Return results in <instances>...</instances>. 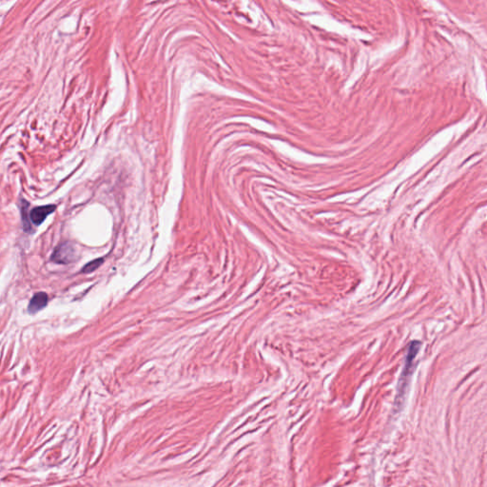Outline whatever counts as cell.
Returning <instances> with one entry per match:
<instances>
[{
    "instance_id": "4",
    "label": "cell",
    "mask_w": 487,
    "mask_h": 487,
    "mask_svg": "<svg viewBox=\"0 0 487 487\" xmlns=\"http://www.w3.org/2000/svg\"><path fill=\"white\" fill-rule=\"evenodd\" d=\"M48 295L45 292H39L35 294V296L32 298L28 310L32 314H35L38 311L43 310L45 307L48 305Z\"/></svg>"
},
{
    "instance_id": "3",
    "label": "cell",
    "mask_w": 487,
    "mask_h": 487,
    "mask_svg": "<svg viewBox=\"0 0 487 487\" xmlns=\"http://www.w3.org/2000/svg\"><path fill=\"white\" fill-rule=\"evenodd\" d=\"M55 205H46L34 207L30 211V219L35 225H41L45 219L55 210Z\"/></svg>"
},
{
    "instance_id": "1",
    "label": "cell",
    "mask_w": 487,
    "mask_h": 487,
    "mask_svg": "<svg viewBox=\"0 0 487 487\" xmlns=\"http://www.w3.org/2000/svg\"><path fill=\"white\" fill-rule=\"evenodd\" d=\"M421 346V342H419V341H412L408 346L407 352H406V360H405V367H404L402 375H401L400 381H399L398 393H397V399H396L397 405H399V403L405 398L408 383H409L410 377L412 375L414 368H415V366H414L415 359H416L417 355L420 351Z\"/></svg>"
},
{
    "instance_id": "6",
    "label": "cell",
    "mask_w": 487,
    "mask_h": 487,
    "mask_svg": "<svg viewBox=\"0 0 487 487\" xmlns=\"http://www.w3.org/2000/svg\"><path fill=\"white\" fill-rule=\"evenodd\" d=\"M28 206H29V204L25 200H23L22 206H21V216H22L23 227H24L25 231L32 230L30 222H29V219L27 217V207H28Z\"/></svg>"
},
{
    "instance_id": "5",
    "label": "cell",
    "mask_w": 487,
    "mask_h": 487,
    "mask_svg": "<svg viewBox=\"0 0 487 487\" xmlns=\"http://www.w3.org/2000/svg\"><path fill=\"white\" fill-rule=\"evenodd\" d=\"M102 263H103V259H96V260L89 262L86 266H84V267L82 268V272H84V273H90V272L95 271L99 266H101Z\"/></svg>"
},
{
    "instance_id": "2",
    "label": "cell",
    "mask_w": 487,
    "mask_h": 487,
    "mask_svg": "<svg viewBox=\"0 0 487 487\" xmlns=\"http://www.w3.org/2000/svg\"><path fill=\"white\" fill-rule=\"evenodd\" d=\"M52 260L57 264H70L75 260V249L74 245L65 242L58 246L52 254Z\"/></svg>"
}]
</instances>
